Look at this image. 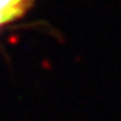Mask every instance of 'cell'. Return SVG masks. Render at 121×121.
Here are the masks:
<instances>
[{
	"instance_id": "2",
	"label": "cell",
	"mask_w": 121,
	"mask_h": 121,
	"mask_svg": "<svg viewBox=\"0 0 121 121\" xmlns=\"http://www.w3.org/2000/svg\"><path fill=\"white\" fill-rule=\"evenodd\" d=\"M11 20H14L13 16H10V14H7V13H0V27L4 26V24H7V23L11 21Z\"/></svg>"
},
{
	"instance_id": "1",
	"label": "cell",
	"mask_w": 121,
	"mask_h": 121,
	"mask_svg": "<svg viewBox=\"0 0 121 121\" xmlns=\"http://www.w3.org/2000/svg\"><path fill=\"white\" fill-rule=\"evenodd\" d=\"M32 0H0V13H7L14 18L20 17Z\"/></svg>"
}]
</instances>
